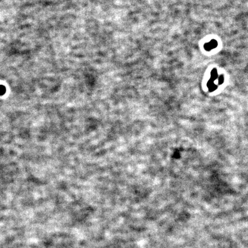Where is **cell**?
Here are the masks:
<instances>
[{
    "label": "cell",
    "instance_id": "2",
    "mask_svg": "<svg viewBox=\"0 0 248 248\" xmlns=\"http://www.w3.org/2000/svg\"><path fill=\"white\" fill-rule=\"evenodd\" d=\"M218 78V73H217V70L216 69H214L211 72V79L214 81Z\"/></svg>",
    "mask_w": 248,
    "mask_h": 248
},
{
    "label": "cell",
    "instance_id": "5",
    "mask_svg": "<svg viewBox=\"0 0 248 248\" xmlns=\"http://www.w3.org/2000/svg\"><path fill=\"white\" fill-rule=\"evenodd\" d=\"M224 82V77L222 75H220L218 78V84H222Z\"/></svg>",
    "mask_w": 248,
    "mask_h": 248
},
{
    "label": "cell",
    "instance_id": "4",
    "mask_svg": "<svg viewBox=\"0 0 248 248\" xmlns=\"http://www.w3.org/2000/svg\"><path fill=\"white\" fill-rule=\"evenodd\" d=\"M215 84L214 83V81L213 80H211V79L208 80V82H207V87H208V89L209 88H210L211 87H212V86H214Z\"/></svg>",
    "mask_w": 248,
    "mask_h": 248
},
{
    "label": "cell",
    "instance_id": "3",
    "mask_svg": "<svg viewBox=\"0 0 248 248\" xmlns=\"http://www.w3.org/2000/svg\"><path fill=\"white\" fill-rule=\"evenodd\" d=\"M6 92V89H5V86H3L2 85L0 86V95L2 96V95H3Z\"/></svg>",
    "mask_w": 248,
    "mask_h": 248
},
{
    "label": "cell",
    "instance_id": "1",
    "mask_svg": "<svg viewBox=\"0 0 248 248\" xmlns=\"http://www.w3.org/2000/svg\"><path fill=\"white\" fill-rule=\"evenodd\" d=\"M217 46H218V42L214 40V39H213V40H211L208 43L204 44V48L206 51H210L211 50H213L214 48H217Z\"/></svg>",
    "mask_w": 248,
    "mask_h": 248
}]
</instances>
